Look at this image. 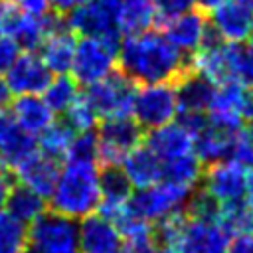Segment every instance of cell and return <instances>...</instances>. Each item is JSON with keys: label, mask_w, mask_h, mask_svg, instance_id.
I'll list each match as a JSON object with an SVG mask.
<instances>
[{"label": "cell", "mask_w": 253, "mask_h": 253, "mask_svg": "<svg viewBox=\"0 0 253 253\" xmlns=\"http://www.w3.org/2000/svg\"><path fill=\"white\" fill-rule=\"evenodd\" d=\"M119 69L136 85L176 83L192 69V57L182 53L164 32L146 30L123 38L119 47Z\"/></svg>", "instance_id": "6da1fadb"}, {"label": "cell", "mask_w": 253, "mask_h": 253, "mask_svg": "<svg viewBox=\"0 0 253 253\" xmlns=\"http://www.w3.org/2000/svg\"><path fill=\"white\" fill-rule=\"evenodd\" d=\"M101 162L97 158L67 156L47 202L49 210L73 219H83L101 206Z\"/></svg>", "instance_id": "7a4b0ae2"}, {"label": "cell", "mask_w": 253, "mask_h": 253, "mask_svg": "<svg viewBox=\"0 0 253 253\" xmlns=\"http://www.w3.org/2000/svg\"><path fill=\"white\" fill-rule=\"evenodd\" d=\"M22 253H81L79 221L47 210L28 225Z\"/></svg>", "instance_id": "3957f363"}, {"label": "cell", "mask_w": 253, "mask_h": 253, "mask_svg": "<svg viewBox=\"0 0 253 253\" xmlns=\"http://www.w3.org/2000/svg\"><path fill=\"white\" fill-rule=\"evenodd\" d=\"M119 47L121 42L115 40L81 36V40H77L71 65V75L75 77V81L81 87H87L113 73L119 65Z\"/></svg>", "instance_id": "277c9868"}, {"label": "cell", "mask_w": 253, "mask_h": 253, "mask_svg": "<svg viewBox=\"0 0 253 253\" xmlns=\"http://www.w3.org/2000/svg\"><path fill=\"white\" fill-rule=\"evenodd\" d=\"M192 188L180 186L170 180H160L148 188H140L130 196V210L144 221L156 223L170 213L186 210V204L192 196Z\"/></svg>", "instance_id": "5b68a950"}, {"label": "cell", "mask_w": 253, "mask_h": 253, "mask_svg": "<svg viewBox=\"0 0 253 253\" xmlns=\"http://www.w3.org/2000/svg\"><path fill=\"white\" fill-rule=\"evenodd\" d=\"M142 126L132 115L103 119L97 128V156L101 166L121 164L123 158L142 142Z\"/></svg>", "instance_id": "8992f818"}, {"label": "cell", "mask_w": 253, "mask_h": 253, "mask_svg": "<svg viewBox=\"0 0 253 253\" xmlns=\"http://www.w3.org/2000/svg\"><path fill=\"white\" fill-rule=\"evenodd\" d=\"M136 83L125 75L121 69L109 73L93 85H87L83 95L99 115V119L132 115V105L136 97Z\"/></svg>", "instance_id": "52a82bcc"}, {"label": "cell", "mask_w": 253, "mask_h": 253, "mask_svg": "<svg viewBox=\"0 0 253 253\" xmlns=\"http://www.w3.org/2000/svg\"><path fill=\"white\" fill-rule=\"evenodd\" d=\"M180 113L176 83H146L136 89L132 117L144 130L158 128L174 121Z\"/></svg>", "instance_id": "ba28073f"}, {"label": "cell", "mask_w": 253, "mask_h": 253, "mask_svg": "<svg viewBox=\"0 0 253 253\" xmlns=\"http://www.w3.org/2000/svg\"><path fill=\"white\" fill-rule=\"evenodd\" d=\"M119 8L121 0H89L63 18L65 24L79 36H97L123 42V32L119 28Z\"/></svg>", "instance_id": "9c48e42d"}, {"label": "cell", "mask_w": 253, "mask_h": 253, "mask_svg": "<svg viewBox=\"0 0 253 253\" xmlns=\"http://www.w3.org/2000/svg\"><path fill=\"white\" fill-rule=\"evenodd\" d=\"M249 170L235 158H225L210 164L204 170L202 188L213 194L221 204L237 202L245 198Z\"/></svg>", "instance_id": "30bf717a"}, {"label": "cell", "mask_w": 253, "mask_h": 253, "mask_svg": "<svg viewBox=\"0 0 253 253\" xmlns=\"http://www.w3.org/2000/svg\"><path fill=\"white\" fill-rule=\"evenodd\" d=\"M186 211V210H184ZM231 235L221 221L196 219L186 213V221L176 245L178 253H227Z\"/></svg>", "instance_id": "8fae6325"}, {"label": "cell", "mask_w": 253, "mask_h": 253, "mask_svg": "<svg viewBox=\"0 0 253 253\" xmlns=\"http://www.w3.org/2000/svg\"><path fill=\"white\" fill-rule=\"evenodd\" d=\"M53 73L45 65L40 53L36 51H20L16 61L4 73V79L12 91V95H42Z\"/></svg>", "instance_id": "7c38bea8"}, {"label": "cell", "mask_w": 253, "mask_h": 253, "mask_svg": "<svg viewBox=\"0 0 253 253\" xmlns=\"http://www.w3.org/2000/svg\"><path fill=\"white\" fill-rule=\"evenodd\" d=\"M210 24L223 42H247L253 36V0H225L210 10Z\"/></svg>", "instance_id": "4fadbf2b"}, {"label": "cell", "mask_w": 253, "mask_h": 253, "mask_svg": "<svg viewBox=\"0 0 253 253\" xmlns=\"http://www.w3.org/2000/svg\"><path fill=\"white\" fill-rule=\"evenodd\" d=\"M123 233L119 225L95 211L83 219H79V251L81 253H121Z\"/></svg>", "instance_id": "5bb4252c"}, {"label": "cell", "mask_w": 253, "mask_h": 253, "mask_svg": "<svg viewBox=\"0 0 253 253\" xmlns=\"http://www.w3.org/2000/svg\"><path fill=\"white\" fill-rule=\"evenodd\" d=\"M164 30V36L182 51L186 53L188 57H192L194 53L200 51L204 40H206V34H208V28H210V22L208 18L204 16L202 10H190L186 14H180L172 20H168L166 24L160 26Z\"/></svg>", "instance_id": "9a60e30c"}, {"label": "cell", "mask_w": 253, "mask_h": 253, "mask_svg": "<svg viewBox=\"0 0 253 253\" xmlns=\"http://www.w3.org/2000/svg\"><path fill=\"white\" fill-rule=\"evenodd\" d=\"M59 170H61V160H57L38 148L32 156H28L22 164H18L14 168V176H16L18 184H24V186L32 188L34 192L49 198L51 190L55 188Z\"/></svg>", "instance_id": "2e32d148"}, {"label": "cell", "mask_w": 253, "mask_h": 253, "mask_svg": "<svg viewBox=\"0 0 253 253\" xmlns=\"http://www.w3.org/2000/svg\"><path fill=\"white\" fill-rule=\"evenodd\" d=\"M144 142L164 160H174L194 152V132L180 121H170L158 128L148 130Z\"/></svg>", "instance_id": "e0dca14e"}, {"label": "cell", "mask_w": 253, "mask_h": 253, "mask_svg": "<svg viewBox=\"0 0 253 253\" xmlns=\"http://www.w3.org/2000/svg\"><path fill=\"white\" fill-rule=\"evenodd\" d=\"M121 168L134 190L148 188L164 180V160L144 140L123 158Z\"/></svg>", "instance_id": "ac0fdd59"}, {"label": "cell", "mask_w": 253, "mask_h": 253, "mask_svg": "<svg viewBox=\"0 0 253 253\" xmlns=\"http://www.w3.org/2000/svg\"><path fill=\"white\" fill-rule=\"evenodd\" d=\"M38 150V138L6 113L0 117V160L12 170Z\"/></svg>", "instance_id": "d6986e66"}, {"label": "cell", "mask_w": 253, "mask_h": 253, "mask_svg": "<svg viewBox=\"0 0 253 253\" xmlns=\"http://www.w3.org/2000/svg\"><path fill=\"white\" fill-rule=\"evenodd\" d=\"M75 32L65 24H59L55 30L47 34L43 43L40 45V55L45 61V65L51 69L53 75L57 73H71L73 57H75Z\"/></svg>", "instance_id": "ffe728a7"}, {"label": "cell", "mask_w": 253, "mask_h": 253, "mask_svg": "<svg viewBox=\"0 0 253 253\" xmlns=\"http://www.w3.org/2000/svg\"><path fill=\"white\" fill-rule=\"evenodd\" d=\"M176 91H178L180 111L208 113L213 105V99L217 93V83L196 69H188L176 81Z\"/></svg>", "instance_id": "44dd1931"}, {"label": "cell", "mask_w": 253, "mask_h": 253, "mask_svg": "<svg viewBox=\"0 0 253 253\" xmlns=\"http://www.w3.org/2000/svg\"><path fill=\"white\" fill-rule=\"evenodd\" d=\"M10 115L16 123L36 138L55 121V113L43 99V95H16L10 105Z\"/></svg>", "instance_id": "7402d4cb"}, {"label": "cell", "mask_w": 253, "mask_h": 253, "mask_svg": "<svg viewBox=\"0 0 253 253\" xmlns=\"http://www.w3.org/2000/svg\"><path fill=\"white\" fill-rule=\"evenodd\" d=\"M132 184L128 182L126 174L123 172L121 164L103 166L101 170V206L99 211L107 217H115L132 196Z\"/></svg>", "instance_id": "603a6c76"}, {"label": "cell", "mask_w": 253, "mask_h": 253, "mask_svg": "<svg viewBox=\"0 0 253 253\" xmlns=\"http://www.w3.org/2000/svg\"><path fill=\"white\" fill-rule=\"evenodd\" d=\"M158 18L154 0H121L119 28L123 32V38L152 30Z\"/></svg>", "instance_id": "cb8c5ba5"}, {"label": "cell", "mask_w": 253, "mask_h": 253, "mask_svg": "<svg viewBox=\"0 0 253 253\" xmlns=\"http://www.w3.org/2000/svg\"><path fill=\"white\" fill-rule=\"evenodd\" d=\"M6 210L16 219H20L24 225H30L32 221H36L40 215H43L49 210V202L45 196H42V194L34 192L32 188L16 182V186L8 198Z\"/></svg>", "instance_id": "d4e9b609"}, {"label": "cell", "mask_w": 253, "mask_h": 253, "mask_svg": "<svg viewBox=\"0 0 253 253\" xmlns=\"http://www.w3.org/2000/svg\"><path fill=\"white\" fill-rule=\"evenodd\" d=\"M79 87L81 85L75 81L71 73H57L51 77V81L47 83L42 95L55 115H63L81 95Z\"/></svg>", "instance_id": "484cf974"}, {"label": "cell", "mask_w": 253, "mask_h": 253, "mask_svg": "<svg viewBox=\"0 0 253 253\" xmlns=\"http://www.w3.org/2000/svg\"><path fill=\"white\" fill-rule=\"evenodd\" d=\"M204 170H206V164L200 160V156L196 152H190L186 156L164 162V180L196 190L198 184H202Z\"/></svg>", "instance_id": "4316f807"}, {"label": "cell", "mask_w": 253, "mask_h": 253, "mask_svg": "<svg viewBox=\"0 0 253 253\" xmlns=\"http://www.w3.org/2000/svg\"><path fill=\"white\" fill-rule=\"evenodd\" d=\"M75 134H77V132L67 125L65 119H61V121L55 119V121L38 136V148H40L42 152H45V154L57 158V160H63V158L69 154V150H71V144H73V140H75Z\"/></svg>", "instance_id": "83f0119b"}, {"label": "cell", "mask_w": 253, "mask_h": 253, "mask_svg": "<svg viewBox=\"0 0 253 253\" xmlns=\"http://www.w3.org/2000/svg\"><path fill=\"white\" fill-rule=\"evenodd\" d=\"M245 103H247V85L241 83L239 79H229L217 85V93L210 111H227L245 117Z\"/></svg>", "instance_id": "f1b7e54d"}, {"label": "cell", "mask_w": 253, "mask_h": 253, "mask_svg": "<svg viewBox=\"0 0 253 253\" xmlns=\"http://www.w3.org/2000/svg\"><path fill=\"white\" fill-rule=\"evenodd\" d=\"M219 221H221V225L227 229V233L231 237L239 235V233L253 231V210L247 206L245 200L221 204Z\"/></svg>", "instance_id": "f546056e"}, {"label": "cell", "mask_w": 253, "mask_h": 253, "mask_svg": "<svg viewBox=\"0 0 253 253\" xmlns=\"http://www.w3.org/2000/svg\"><path fill=\"white\" fill-rule=\"evenodd\" d=\"M26 231L20 219H16L6 208L0 210V253H22L26 245Z\"/></svg>", "instance_id": "4dcf8cb0"}, {"label": "cell", "mask_w": 253, "mask_h": 253, "mask_svg": "<svg viewBox=\"0 0 253 253\" xmlns=\"http://www.w3.org/2000/svg\"><path fill=\"white\" fill-rule=\"evenodd\" d=\"M67 125L75 130V132H89V130H95L97 125H99V115L95 113V109L91 107V103L87 101V97L81 93L77 97V101L61 115Z\"/></svg>", "instance_id": "1f68e13d"}, {"label": "cell", "mask_w": 253, "mask_h": 253, "mask_svg": "<svg viewBox=\"0 0 253 253\" xmlns=\"http://www.w3.org/2000/svg\"><path fill=\"white\" fill-rule=\"evenodd\" d=\"M233 75L247 87L253 85V42H229Z\"/></svg>", "instance_id": "d6a6232c"}, {"label": "cell", "mask_w": 253, "mask_h": 253, "mask_svg": "<svg viewBox=\"0 0 253 253\" xmlns=\"http://www.w3.org/2000/svg\"><path fill=\"white\" fill-rule=\"evenodd\" d=\"M154 6H156V18H158L156 26H162L168 20L194 10L198 6V0H154Z\"/></svg>", "instance_id": "836d02e7"}, {"label": "cell", "mask_w": 253, "mask_h": 253, "mask_svg": "<svg viewBox=\"0 0 253 253\" xmlns=\"http://www.w3.org/2000/svg\"><path fill=\"white\" fill-rule=\"evenodd\" d=\"M231 158L241 162L249 172L253 170V123H249V126H243V130L239 132Z\"/></svg>", "instance_id": "e575fe53"}, {"label": "cell", "mask_w": 253, "mask_h": 253, "mask_svg": "<svg viewBox=\"0 0 253 253\" xmlns=\"http://www.w3.org/2000/svg\"><path fill=\"white\" fill-rule=\"evenodd\" d=\"M156 249H158V243H156L154 231H150L142 235L125 237L121 253H156Z\"/></svg>", "instance_id": "d590c367"}, {"label": "cell", "mask_w": 253, "mask_h": 253, "mask_svg": "<svg viewBox=\"0 0 253 253\" xmlns=\"http://www.w3.org/2000/svg\"><path fill=\"white\" fill-rule=\"evenodd\" d=\"M20 45L6 34L0 36V75H4L10 65L16 61V57L20 55Z\"/></svg>", "instance_id": "8d00e7d4"}, {"label": "cell", "mask_w": 253, "mask_h": 253, "mask_svg": "<svg viewBox=\"0 0 253 253\" xmlns=\"http://www.w3.org/2000/svg\"><path fill=\"white\" fill-rule=\"evenodd\" d=\"M14 186H16L14 170H12L8 164H4V162L0 160V210L6 208L8 198H10L12 190H14Z\"/></svg>", "instance_id": "74e56055"}, {"label": "cell", "mask_w": 253, "mask_h": 253, "mask_svg": "<svg viewBox=\"0 0 253 253\" xmlns=\"http://www.w3.org/2000/svg\"><path fill=\"white\" fill-rule=\"evenodd\" d=\"M14 6L30 16H45L51 12V2L49 0H12Z\"/></svg>", "instance_id": "f35d334b"}, {"label": "cell", "mask_w": 253, "mask_h": 253, "mask_svg": "<svg viewBox=\"0 0 253 253\" xmlns=\"http://www.w3.org/2000/svg\"><path fill=\"white\" fill-rule=\"evenodd\" d=\"M227 253H253V231L233 235L229 241Z\"/></svg>", "instance_id": "ab89813d"}, {"label": "cell", "mask_w": 253, "mask_h": 253, "mask_svg": "<svg viewBox=\"0 0 253 253\" xmlns=\"http://www.w3.org/2000/svg\"><path fill=\"white\" fill-rule=\"evenodd\" d=\"M51 2V10L57 12L59 16H67L69 12H73L75 8L87 4L89 0H49Z\"/></svg>", "instance_id": "60d3db41"}, {"label": "cell", "mask_w": 253, "mask_h": 253, "mask_svg": "<svg viewBox=\"0 0 253 253\" xmlns=\"http://www.w3.org/2000/svg\"><path fill=\"white\" fill-rule=\"evenodd\" d=\"M12 99H14V95H12L6 79H4V75H0V117L6 115V113H10Z\"/></svg>", "instance_id": "b9f144b4"}, {"label": "cell", "mask_w": 253, "mask_h": 253, "mask_svg": "<svg viewBox=\"0 0 253 253\" xmlns=\"http://www.w3.org/2000/svg\"><path fill=\"white\" fill-rule=\"evenodd\" d=\"M245 121L253 123V85L247 89V103H245Z\"/></svg>", "instance_id": "7bdbcfd3"}, {"label": "cell", "mask_w": 253, "mask_h": 253, "mask_svg": "<svg viewBox=\"0 0 253 253\" xmlns=\"http://www.w3.org/2000/svg\"><path fill=\"white\" fill-rule=\"evenodd\" d=\"M245 202H247V206L253 210V170L249 172V180H247V190H245V198H243Z\"/></svg>", "instance_id": "ee69618b"}, {"label": "cell", "mask_w": 253, "mask_h": 253, "mask_svg": "<svg viewBox=\"0 0 253 253\" xmlns=\"http://www.w3.org/2000/svg\"><path fill=\"white\" fill-rule=\"evenodd\" d=\"M221 2H225V0H198V4L202 6V10H206V12L213 10V8H215V6H219Z\"/></svg>", "instance_id": "f6af8a7d"}, {"label": "cell", "mask_w": 253, "mask_h": 253, "mask_svg": "<svg viewBox=\"0 0 253 253\" xmlns=\"http://www.w3.org/2000/svg\"><path fill=\"white\" fill-rule=\"evenodd\" d=\"M156 253H178V251H176V249H172V247H166V245H158Z\"/></svg>", "instance_id": "bcb514c9"}, {"label": "cell", "mask_w": 253, "mask_h": 253, "mask_svg": "<svg viewBox=\"0 0 253 253\" xmlns=\"http://www.w3.org/2000/svg\"><path fill=\"white\" fill-rule=\"evenodd\" d=\"M4 34V28H2V22H0V36Z\"/></svg>", "instance_id": "7dc6e473"}]
</instances>
